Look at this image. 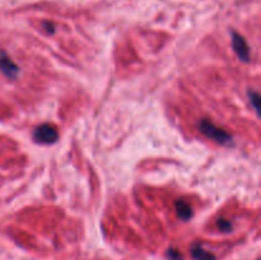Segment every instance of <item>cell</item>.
<instances>
[{"label":"cell","mask_w":261,"mask_h":260,"mask_svg":"<svg viewBox=\"0 0 261 260\" xmlns=\"http://www.w3.org/2000/svg\"><path fill=\"white\" fill-rule=\"evenodd\" d=\"M217 226H218V228L221 229L222 232H224V233H227V232H231L232 228H233V226H232V222L228 221V219H226V218H219L218 221H217Z\"/></svg>","instance_id":"cell-7"},{"label":"cell","mask_w":261,"mask_h":260,"mask_svg":"<svg viewBox=\"0 0 261 260\" xmlns=\"http://www.w3.org/2000/svg\"><path fill=\"white\" fill-rule=\"evenodd\" d=\"M249 97H250V102L252 103L254 109L256 110L257 115H259V94L256 93L255 91H249Z\"/></svg>","instance_id":"cell-8"},{"label":"cell","mask_w":261,"mask_h":260,"mask_svg":"<svg viewBox=\"0 0 261 260\" xmlns=\"http://www.w3.org/2000/svg\"><path fill=\"white\" fill-rule=\"evenodd\" d=\"M198 126H199V130H200L205 137L211 138V139H213L214 142L219 143V144L222 145L232 144L231 134H228L226 130L221 129V127L216 126V125H214L212 121H209V120L206 119L200 120Z\"/></svg>","instance_id":"cell-1"},{"label":"cell","mask_w":261,"mask_h":260,"mask_svg":"<svg viewBox=\"0 0 261 260\" xmlns=\"http://www.w3.org/2000/svg\"><path fill=\"white\" fill-rule=\"evenodd\" d=\"M175 208H176V213L177 216L180 217L182 221H189L193 216V211H191V206L189 205L186 201L184 200H177L175 203Z\"/></svg>","instance_id":"cell-6"},{"label":"cell","mask_w":261,"mask_h":260,"mask_svg":"<svg viewBox=\"0 0 261 260\" xmlns=\"http://www.w3.org/2000/svg\"><path fill=\"white\" fill-rule=\"evenodd\" d=\"M0 70L9 79H15L19 73V68H18L17 64L4 51H0Z\"/></svg>","instance_id":"cell-4"},{"label":"cell","mask_w":261,"mask_h":260,"mask_svg":"<svg viewBox=\"0 0 261 260\" xmlns=\"http://www.w3.org/2000/svg\"><path fill=\"white\" fill-rule=\"evenodd\" d=\"M191 255H193V257L195 260H217L216 255L213 252L205 250L199 244H194L191 246Z\"/></svg>","instance_id":"cell-5"},{"label":"cell","mask_w":261,"mask_h":260,"mask_svg":"<svg viewBox=\"0 0 261 260\" xmlns=\"http://www.w3.org/2000/svg\"><path fill=\"white\" fill-rule=\"evenodd\" d=\"M167 256L170 260H184L182 255L180 254V251L173 249V247H170V249L167 250Z\"/></svg>","instance_id":"cell-9"},{"label":"cell","mask_w":261,"mask_h":260,"mask_svg":"<svg viewBox=\"0 0 261 260\" xmlns=\"http://www.w3.org/2000/svg\"><path fill=\"white\" fill-rule=\"evenodd\" d=\"M232 46H233L234 53L237 54L240 60L245 61V63H247L250 60L249 45L245 41V38L237 32H234V31H232Z\"/></svg>","instance_id":"cell-3"},{"label":"cell","mask_w":261,"mask_h":260,"mask_svg":"<svg viewBox=\"0 0 261 260\" xmlns=\"http://www.w3.org/2000/svg\"><path fill=\"white\" fill-rule=\"evenodd\" d=\"M58 138V130L50 124L38 125L33 132V139L38 144H54Z\"/></svg>","instance_id":"cell-2"},{"label":"cell","mask_w":261,"mask_h":260,"mask_svg":"<svg viewBox=\"0 0 261 260\" xmlns=\"http://www.w3.org/2000/svg\"><path fill=\"white\" fill-rule=\"evenodd\" d=\"M42 25H43V28H45L46 32L50 33V35H53V33L55 32V25H54L51 22H43Z\"/></svg>","instance_id":"cell-10"},{"label":"cell","mask_w":261,"mask_h":260,"mask_svg":"<svg viewBox=\"0 0 261 260\" xmlns=\"http://www.w3.org/2000/svg\"><path fill=\"white\" fill-rule=\"evenodd\" d=\"M257 260H259V259H257Z\"/></svg>","instance_id":"cell-11"}]
</instances>
